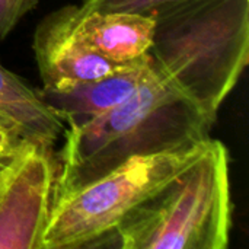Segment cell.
Here are the masks:
<instances>
[{
	"mask_svg": "<svg viewBox=\"0 0 249 249\" xmlns=\"http://www.w3.org/2000/svg\"><path fill=\"white\" fill-rule=\"evenodd\" d=\"M0 115L20 139L53 149L64 123L53 114L22 77L0 61Z\"/></svg>",
	"mask_w": 249,
	"mask_h": 249,
	"instance_id": "9",
	"label": "cell"
},
{
	"mask_svg": "<svg viewBox=\"0 0 249 249\" xmlns=\"http://www.w3.org/2000/svg\"><path fill=\"white\" fill-rule=\"evenodd\" d=\"M232 214L229 150L209 137L182 171L123 219L104 248L226 249Z\"/></svg>",
	"mask_w": 249,
	"mask_h": 249,
	"instance_id": "3",
	"label": "cell"
},
{
	"mask_svg": "<svg viewBox=\"0 0 249 249\" xmlns=\"http://www.w3.org/2000/svg\"><path fill=\"white\" fill-rule=\"evenodd\" d=\"M206 140L128 159L64 194L53 206L41 249L104 248L123 219L182 171L201 152Z\"/></svg>",
	"mask_w": 249,
	"mask_h": 249,
	"instance_id": "4",
	"label": "cell"
},
{
	"mask_svg": "<svg viewBox=\"0 0 249 249\" xmlns=\"http://www.w3.org/2000/svg\"><path fill=\"white\" fill-rule=\"evenodd\" d=\"M36 4L38 0H0V41L6 39L20 19Z\"/></svg>",
	"mask_w": 249,
	"mask_h": 249,
	"instance_id": "11",
	"label": "cell"
},
{
	"mask_svg": "<svg viewBox=\"0 0 249 249\" xmlns=\"http://www.w3.org/2000/svg\"><path fill=\"white\" fill-rule=\"evenodd\" d=\"M76 32L83 44L114 63H130L146 55L152 47L155 18L152 13L89 12L79 13Z\"/></svg>",
	"mask_w": 249,
	"mask_h": 249,
	"instance_id": "8",
	"label": "cell"
},
{
	"mask_svg": "<svg viewBox=\"0 0 249 249\" xmlns=\"http://www.w3.org/2000/svg\"><path fill=\"white\" fill-rule=\"evenodd\" d=\"M181 1L185 0H82L77 9L80 15L89 12H134L147 15Z\"/></svg>",
	"mask_w": 249,
	"mask_h": 249,
	"instance_id": "10",
	"label": "cell"
},
{
	"mask_svg": "<svg viewBox=\"0 0 249 249\" xmlns=\"http://www.w3.org/2000/svg\"><path fill=\"white\" fill-rule=\"evenodd\" d=\"M155 74L149 53L112 74L55 90L41 88L39 99L63 123H82L102 115L130 99Z\"/></svg>",
	"mask_w": 249,
	"mask_h": 249,
	"instance_id": "7",
	"label": "cell"
},
{
	"mask_svg": "<svg viewBox=\"0 0 249 249\" xmlns=\"http://www.w3.org/2000/svg\"><path fill=\"white\" fill-rule=\"evenodd\" d=\"M212 127L155 69L153 77L120 107L82 123H67L64 146L55 158L53 203L128 159L201 143Z\"/></svg>",
	"mask_w": 249,
	"mask_h": 249,
	"instance_id": "1",
	"label": "cell"
},
{
	"mask_svg": "<svg viewBox=\"0 0 249 249\" xmlns=\"http://www.w3.org/2000/svg\"><path fill=\"white\" fill-rule=\"evenodd\" d=\"M158 73L214 125L249 61V0H185L152 12Z\"/></svg>",
	"mask_w": 249,
	"mask_h": 249,
	"instance_id": "2",
	"label": "cell"
},
{
	"mask_svg": "<svg viewBox=\"0 0 249 249\" xmlns=\"http://www.w3.org/2000/svg\"><path fill=\"white\" fill-rule=\"evenodd\" d=\"M55 172L51 149L26 140L0 169V249H41Z\"/></svg>",
	"mask_w": 249,
	"mask_h": 249,
	"instance_id": "5",
	"label": "cell"
},
{
	"mask_svg": "<svg viewBox=\"0 0 249 249\" xmlns=\"http://www.w3.org/2000/svg\"><path fill=\"white\" fill-rule=\"evenodd\" d=\"M77 6L67 4L48 13L36 26L32 50L42 88L63 90L128 67L114 63L82 42L76 32Z\"/></svg>",
	"mask_w": 249,
	"mask_h": 249,
	"instance_id": "6",
	"label": "cell"
},
{
	"mask_svg": "<svg viewBox=\"0 0 249 249\" xmlns=\"http://www.w3.org/2000/svg\"><path fill=\"white\" fill-rule=\"evenodd\" d=\"M0 124H1V125H6V127H9V124L6 123V120H4L1 115H0ZM12 130H13V128H12Z\"/></svg>",
	"mask_w": 249,
	"mask_h": 249,
	"instance_id": "13",
	"label": "cell"
},
{
	"mask_svg": "<svg viewBox=\"0 0 249 249\" xmlns=\"http://www.w3.org/2000/svg\"><path fill=\"white\" fill-rule=\"evenodd\" d=\"M23 139L10 127L0 124V169H3L16 155Z\"/></svg>",
	"mask_w": 249,
	"mask_h": 249,
	"instance_id": "12",
	"label": "cell"
}]
</instances>
